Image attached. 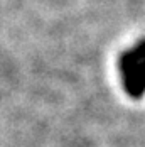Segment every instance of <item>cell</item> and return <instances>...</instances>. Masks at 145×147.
<instances>
[{"mask_svg":"<svg viewBox=\"0 0 145 147\" xmlns=\"http://www.w3.org/2000/svg\"><path fill=\"white\" fill-rule=\"evenodd\" d=\"M122 85L132 98L138 100L145 95V41L137 42L118 59Z\"/></svg>","mask_w":145,"mask_h":147,"instance_id":"6da1fadb","label":"cell"}]
</instances>
